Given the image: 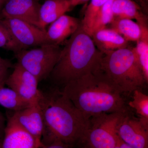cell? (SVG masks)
Listing matches in <instances>:
<instances>
[{
	"instance_id": "1",
	"label": "cell",
	"mask_w": 148,
	"mask_h": 148,
	"mask_svg": "<svg viewBox=\"0 0 148 148\" xmlns=\"http://www.w3.org/2000/svg\"><path fill=\"white\" fill-rule=\"evenodd\" d=\"M44 128L42 145L59 141L72 147L81 144L88 127L89 119L59 89L48 95L43 94L39 101Z\"/></svg>"
},
{
	"instance_id": "2",
	"label": "cell",
	"mask_w": 148,
	"mask_h": 148,
	"mask_svg": "<svg viewBox=\"0 0 148 148\" xmlns=\"http://www.w3.org/2000/svg\"><path fill=\"white\" fill-rule=\"evenodd\" d=\"M84 115L127 112L121 92L106 78L98 67L67 83L62 90Z\"/></svg>"
},
{
	"instance_id": "3",
	"label": "cell",
	"mask_w": 148,
	"mask_h": 148,
	"mask_svg": "<svg viewBox=\"0 0 148 148\" xmlns=\"http://www.w3.org/2000/svg\"><path fill=\"white\" fill-rule=\"evenodd\" d=\"M102 54L81 23L61 50L59 60L49 77L56 84L64 86L97 69Z\"/></svg>"
},
{
	"instance_id": "4",
	"label": "cell",
	"mask_w": 148,
	"mask_h": 148,
	"mask_svg": "<svg viewBox=\"0 0 148 148\" xmlns=\"http://www.w3.org/2000/svg\"><path fill=\"white\" fill-rule=\"evenodd\" d=\"M98 68L121 93L133 92L147 83L134 47L103 53Z\"/></svg>"
},
{
	"instance_id": "5",
	"label": "cell",
	"mask_w": 148,
	"mask_h": 148,
	"mask_svg": "<svg viewBox=\"0 0 148 148\" xmlns=\"http://www.w3.org/2000/svg\"><path fill=\"white\" fill-rule=\"evenodd\" d=\"M126 113H103L91 117L81 143L84 148H114L119 139L118 126Z\"/></svg>"
},
{
	"instance_id": "6",
	"label": "cell",
	"mask_w": 148,
	"mask_h": 148,
	"mask_svg": "<svg viewBox=\"0 0 148 148\" xmlns=\"http://www.w3.org/2000/svg\"><path fill=\"white\" fill-rule=\"evenodd\" d=\"M61 50L59 45L47 43L34 49H22L15 54L17 63L39 82L49 77L59 60Z\"/></svg>"
},
{
	"instance_id": "7",
	"label": "cell",
	"mask_w": 148,
	"mask_h": 148,
	"mask_svg": "<svg viewBox=\"0 0 148 148\" xmlns=\"http://www.w3.org/2000/svg\"><path fill=\"white\" fill-rule=\"evenodd\" d=\"M38 82L34 75L16 63L12 73L7 78L5 84L25 101L33 105L39 103L43 96L38 88Z\"/></svg>"
},
{
	"instance_id": "8",
	"label": "cell",
	"mask_w": 148,
	"mask_h": 148,
	"mask_svg": "<svg viewBox=\"0 0 148 148\" xmlns=\"http://www.w3.org/2000/svg\"><path fill=\"white\" fill-rule=\"evenodd\" d=\"M16 41L25 49L47 43L46 30L14 18H1Z\"/></svg>"
},
{
	"instance_id": "9",
	"label": "cell",
	"mask_w": 148,
	"mask_h": 148,
	"mask_svg": "<svg viewBox=\"0 0 148 148\" xmlns=\"http://www.w3.org/2000/svg\"><path fill=\"white\" fill-rule=\"evenodd\" d=\"M40 6L37 0H8L0 13V18H16L40 28Z\"/></svg>"
},
{
	"instance_id": "10",
	"label": "cell",
	"mask_w": 148,
	"mask_h": 148,
	"mask_svg": "<svg viewBox=\"0 0 148 148\" xmlns=\"http://www.w3.org/2000/svg\"><path fill=\"white\" fill-rule=\"evenodd\" d=\"M117 134L122 141L132 148H148V129L127 113L120 121Z\"/></svg>"
},
{
	"instance_id": "11",
	"label": "cell",
	"mask_w": 148,
	"mask_h": 148,
	"mask_svg": "<svg viewBox=\"0 0 148 148\" xmlns=\"http://www.w3.org/2000/svg\"><path fill=\"white\" fill-rule=\"evenodd\" d=\"M8 116L41 143L44 123L39 102L24 110L14 112Z\"/></svg>"
},
{
	"instance_id": "12",
	"label": "cell",
	"mask_w": 148,
	"mask_h": 148,
	"mask_svg": "<svg viewBox=\"0 0 148 148\" xmlns=\"http://www.w3.org/2000/svg\"><path fill=\"white\" fill-rule=\"evenodd\" d=\"M42 143L8 116L2 148H41Z\"/></svg>"
},
{
	"instance_id": "13",
	"label": "cell",
	"mask_w": 148,
	"mask_h": 148,
	"mask_svg": "<svg viewBox=\"0 0 148 148\" xmlns=\"http://www.w3.org/2000/svg\"><path fill=\"white\" fill-rule=\"evenodd\" d=\"M82 21L64 14L50 24L46 32L48 42L59 45L74 34L79 28Z\"/></svg>"
},
{
	"instance_id": "14",
	"label": "cell",
	"mask_w": 148,
	"mask_h": 148,
	"mask_svg": "<svg viewBox=\"0 0 148 148\" xmlns=\"http://www.w3.org/2000/svg\"><path fill=\"white\" fill-rule=\"evenodd\" d=\"M91 38L95 46L103 53L128 47V42L116 32L107 27L94 32Z\"/></svg>"
},
{
	"instance_id": "15",
	"label": "cell",
	"mask_w": 148,
	"mask_h": 148,
	"mask_svg": "<svg viewBox=\"0 0 148 148\" xmlns=\"http://www.w3.org/2000/svg\"><path fill=\"white\" fill-rule=\"evenodd\" d=\"M114 18L135 19L141 27H148V16L143 9L133 0H113Z\"/></svg>"
},
{
	"instance_id": "16",
	"label": "cell",
	"mask_w": 148,
	"mask_h": 148,
	"mask_svg": "<svg viewBox=\"0 0 148 148\" xmlns=\"http://www.w3.org/2000/svg\"><path fill=\"white\" fill-rule=\"evenodd\" d=\"M70 0H45L39 10L40 28L45 27L71 9Z\"/></svg>"
},
{
	"instance_id": "17",
	"label": "cell",
	"mask_w": 148,
	"mask_h": 148,
	"mask_svg": "<svg viewBox=\"0 0 148 148\" xmlns=\"http://www.w3.org/2000/svg\"><path fill=\"white\" fill-rule=\"evenodd\" d=\"M127 41L137 42L140 39L142 30L137 22L127 18H114L108 25Z\"/></svg>"
},
{
	"instance_id": "18",
	"label": "cell",
	"mask_w": 148,
	"mask_h": 148,
	"mask_svg": "<svg viewBox=\"0 0 148 148\" xmlns=\"http://www.w3.org/2000/svg\"><path fill=\"white\" fill-rule=\"evenodd\" d=\"M30 104L21 98L14 90L10 88L0 86V106L16 112L28 108Z\"/></svg>"
},
{
	"instance_id": "19",
	"label": "cell",
	"mask_w": 148,
	"mask_h": 148,
	"mask_svg": "<svg viewBox=\"0 0 148 148\" xmlns=\"http://www.w3.org/2000/svg\"><path fill=\"white\" fill-rule=\"evenodd\" d=\"M133 92V99L130 101L129 106L137 113L140 122L148 129V96L139 89Z\"/></svg>"
},
{
	"instance_id": "20",
	"label": "cell",
	"mask_w": 148,
	"mask_h": 148,
	"mask_svg": "<svg viewBox=\"0 0 148 148\" xmlns=\"http://www.w3.org/2000/svg\"><path fill=\"white\" fill-rule=\"evenodd\" d=\"M113 0H108L98 11L93 23L92 35L96 31L106 28L113 20Z\"/></svg>"
},
{
	"instance_id": "21",
	"label": "cell",
	"mask_w": 148,
	"mask_h": 148,
	"mask_svg": "<svg viewBox=\"0 0 148 148\" xmlns=\"http://www.w3.org/2000/svg\"><path fill=\"white\" fill-rule=\"evenodd\" d=\"M108 0H91L85 12L84 16L82 20L84 30L92 37V29L96 14L100 8Z\"/></svg>"
},
{
	"instance_id": "22",
	"label": "cell",
	"mask_w": 148,
	"mask_h": 148,
	"mask_svg": "<svg viewBox=\"0 0 148 148\" xmlns=\"http://www.w3.org/2000/svg\"><path fill=\"white\" fill-rule=\"evenodd\" d=\"M0 48L16 53L25 49L12 36L9 30L0 18Z\"/></svg>"
},
{
	"instance_id": "23",
	"label": "cell",
	"mask_w": 148,
	"mask_h": 148,
	"mask_svg": "<svg viewBox=\"0 0 148 148\" xmlns=\"http://www.w3.org/2000/svg\"><path fill=\"white\" fill-rule=\"evenodd\" d=\"M146 82H148V40H139L134 47Z\"/></svg>"
},
{
	"instance_id": "24",
	"label": "cell",
	"mask_w": 148,
	"mask_h": 148,
	"mask_svg": "<svg viewBox=\"0 0 148 148\" xmlns=\"http://www.w3.org/2000/svg\"><path fill=\"white\" fill-rule=\"evenodd\" d=\"M73 147L59 141H54L44 144L41 148H72Z\"/></svg>"
},
{
	"instance_id": "25",
	"label": "cell",
	"mask_w": 148,
	"mask_h": 148,
	"mask_svg": "<svg viewBox=\"0 0 148 148\" xmlns=\"http://www.w3.org/2000/svg\"><path fill=\"white\" fill-rule=\"evenodd\" d=\"M5 126V118L0 112V140H3Z\"/></svg>"
},
{
	"instance_id": "26",
	"label": "cell",
	"mask_w": 148,
	"mask_h": 148,
	"mask_svg": "<svg viewBox=\"0 0 148 148\" xmlns=\"http://www.w3.org/2000/svg\"><path fill=\"white\" fill-rule=\"evenodd\" d=\"M12 65L8 60L4 61H0V73L5 71H7L9 68L12 67Z\"/></svg>"
},
{
	"instance_id": "27",
	"label": "cell",
	"mask_w": 148,
	"mask_h": 148,
	"mask_svg": "<svg viewBox=\"0 0 148 148\" xmlns=\"http://www.w3.org/2000/svg\"><path fill=\"white\" fill-rule=\"evenodd\" d=\"M142 8L144 12L148 14V0H133Z\"/></svg>"
},
{
	"instance_id": "28",
	"label": "cell",
	"mask_w": 148,
	"mask_h": 148,
	"mask_svg": "<svg viewBox=\"0 0 148 148\" xmlns=\"http://www.w3.org/2000/svg\"><path fill=\"white\" fill-rule=\"evenodd\" d=\"M8 71H5L0 73V86L5 84V81L8 76Z\"/></svg>"
},
{
	"instance_id": "29",
	"label": "cell",
	"mask_w": 148,
	"mask_h": 148,
	"mask_svg": "<svg viewBox=\"0 0 148 148\" xmlns=\"http://www.w3.org/2000/svg\"><path fill=\"white\" fill-rule=\"evenodd\" d=\"M89 0H70L71 7H74L76 6L84 3Z\"/></svg>"
},
{
	"instance_id": "30",
	"label": "cell",
	"mask_w": 148,
	"mask_h": 148,
	"mask_svg": "<svg viewBox=\"0 0 148 148\" xmlns=\"http://www.w3.org/2000/svg\"><path fill=\"white\" fill-rule=\"evenodd\" d=\"M114 148H132L130 147L126 143H124L123 141H122L120 139H119L118 142L117 143L116 146Z\"/></svg>"
},
{
	"instance_id": "31",
	"label": "cell",
	"mask_w": 148,
	"mask_h": 148,
	"mask_svg": "<svg viewBox=\"0 0 148 148\" xmlns=\"http://www.w3.org/2000/svg\"><path fill=\"white\" fill-rule=\"evenodd\" d=\"M7 1L8 0H0V13L1 12V11Z\"/></svg>"
},
{
	"instance_id": "32",
	"label": "cell",
	"mask_w": 148,
	"mask_h": 148,
	"mask_svg": "<svg viewBox=\"0 0 148 148\" xmlns=\"http://www.w3.org/2000/svg\"><path fill=\"white\" fill-rule=\"evenodd\" d=\"M2 140H0V148H2Z\"/></svg>"
},
{
	"instance_id": "33",
	"label": "cell",
	"mask_w": 148,
	"mask_h": 148,
	"mask_svg": "<svg viewBox=\"0 0 148 148\" xmlns=\"http://www.w3.org/2000/svg\"><path fill=\"white\" fill-rule=\"evenodd\" d=\"M5 60V59H3V58H1V56H0V61H4Z\"/></svg>"
},
{
	"instance_id": "34",
	"label": "cell",
	"mask_w": 148,
	"mask_h": 148,
	"mask_svg": "<svg viewBox=\"0 0 148 148\" xmlns=\"http://www.w3.org/2000/svg\"><path fill=\"white\" fill-rule=\"evenodd\" d=\"M40 148L39 147H37V148Z\"/></svg>"
}]
</instances>
